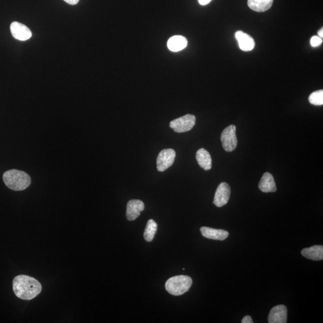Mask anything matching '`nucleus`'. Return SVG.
Masks as SVG:
<instances>
[{
	"label": "nucleus",
	"instance_id": "nucleus-1",
	"mask_svg": "<svg viewBox=\"0 0 323 323\" xmlns=\"http://www.w3.org/2000/svg\"><path fill=\"white\" fill-rule=\"evenodd\" d=\"M13 290L19 299L31 300L40 294L42 286L35 278L26 275H20L14 278Z\"/></svg>",
	"mask_w": 323,
	"mask_h": 323
},
{
	"label": "nucleus",
	"instance_id": "nucleus-2",
	"mask_svg": "<svg viewBox=\"0 0 323 323\" xmlns=\"http://www.w3.org/2000/svg\"><path fill=\"white\" fill-rule=\"evenodd\" d=\"M3 181L8 188L14 191H22L30 186L31 179L24 171L12 170L3 175Z\"/></svg>",
	"mask_w": 323,
	"mask_h": 323
},
{
	"label": "nucleus",
	"instance_id": "nucleus-3",
	"mask_svg": "<svg viewBox=\"0 0 323 323\" xmlns=\"http://www.w3.org/2000/svg\"><path fill=\"white\" fill-rule=\"evenodd\" d=\"M192 284V278L189 276L178 275L168 279L165 284V289L174 296H180L189 291Z\"/></svg>",
	"mask_w": 323,
	"mask_h": 323
},
{
	"label": "nucleus",
	"instance_id": "nucleus-4",
	"mask_svg": "<svg viewBox=\"0 0 323 323\" xmlns=\"http://www.w3.org/2000/svg\"><path fill=\"white\" fill-rule=\"evenodd\" d=\"M196 117L194 115H186L171 121L170 126L177 133H183L191 130L195 125Z\"/></svg>",
	"mask_w": 323,
	"mask_h": 323
},
{
	"label": "nucleus",
	"instance_id": "nucleus-5",
	"mask_svg": "<svg viewBox=\"0 0 323 323\" xmlns=\"http://www.w3.org/2000/svg\"><path fill=\"white\" fill-rule=\"evenodd\" d=\"M221 141L225 151L231 152L235 150L238 145L236 136V126L232 125L225 128L221 135Z\"/></svg>",
	"mask_w": 323,
	"mask_h": 323
},
{
	"label": "nucleus",
	"instance_id": "nucleus-6",
	"mask_svg": "<svg viewBox=\"0 0 323 323\" xmlns=\"http://www.w3.org/2000/svg\"><path fill=\"white\" fill-rule=\"evenodd\" d=\"M176 153L172 148L164 149L160 151L156 160L157 170L164 172L172 166L175 162Z\"/></svg>",
	"mask_w": 323,
	"mask_h": 323
},
{
	"label": "nucleus",
	"instance_id": "nucleus-7",
	"mask_svg": "<svg viewBox=\"0 0 323 323\" xmlns=\"http://www.w3.org/2000/svg\"><path fill=\"white\" fill-rule=\"evenodd\" d=\"M231 197V187L225 182L220 183L215 192L214 204L217 207H222L227 204Z\"/></svg>",
	"mask_w": 323,
	"mask_h": 323
},
{
	"label": "nucleus",
	"instance_id": "nucleus-8",
	"mask_svg": "<svg viewBox=\"0 0 323 323\" xmlns=\"http://www.w3.org/2000/svg\"><path fill=\"white\" fill-rule=\"evenodd\" d=\"M10 31L13 37L18 40L26 41L32 37V32L29 28L18 22L11 24Z\"/></svg>",
	"mask_w": 323,
	"mask_h": 323
},
{
	"label": "nucleus",
	"instance_id": "nucleus-9",
	"mask_svg": "<svg viewBox=\"0 0 323 323\" xmlns=\"http://www.w3.org/2000/svg\"><path fill=\"white\" fill-rule=\"evenodd\" d=\"M145 209V204L137 200L129 201L127 204L126 218L129 221H133L140 216L141 212Z\"/></svg>",
	"mask_w": 323,
	"mask_h": 323
},
{
	"label": "nucleus",
	"instance_id": "nucleus-10",
	"mask_svg": "<svg viewBox=\"0 0 323 323\" xmlns=\"http://www.w3.org/2000/svg\"><path fill=\"white\" fill-rule=\"evenodd\" d=\"M287 321V310L286 306L277 305L270 310L268 317L269 323H286Z\"/></svg>",
	"mask_w": 323,
	"mask_h": 323
},
{
	"label": "nucleus",
	"instance_id": "nucleus-11",
	"mask_svg": "<svg viewBox=\"0 0 323 323\" xmlns=\"http://www.w3.org/2000/svg\"><path fill=\"white\" fill-rule=\"evenodd\" d=\"M235 38L237 41H238L239 48L242 51H251L255 48V40L247 33L242 31H238L235 33Z\"/></svg>",
	"mask_w": 323,
	"mask_h": 323
},
{
	"label": "nucleus",
	"instance_id": "nucleus-12",
	"mask_svg": "<svg viewBox=\"0 0 323 323\" xmlns=\"http://www.w3.org/2000/svg\"><path fill=\"white\" fill-rule=\"evenodd\" d=\"M200 230L203 236L209 239L224 241V240L228 238L229 235L228 231L223 230V229L202 227Z\"/></svg>",
	"mask_w": 323,
	"mask_h": 323
},
{
	"label": "nucleus",
	"instance_id": "nucleus-13",
	"mask_svg": "<svg viewBox=\"0 0 323 323\" xmlns=\"http://www.w3.org/2000/svg\"><path fill=\"white\" fill-rule=\"evenodd\" d=\"M259 188L264 193L277 191V186L272 175L269 173H265L259 184Z\"/></svg>",
	"mask_w": 323,
	"mask_h": 323
},
{
	"label": "nucleus",
	"instance_id": "nucleus-14",
	"mask_svg": "<svg viewBox=\"0 0 323 323\" xmlns=\"http://www.w3.org/2000/svg\"><path fill=\"white\" fill-rule=\"evenodd\" d=\"M301 254L306 259L313 261H322L323 259V245H314V246L306 248L301 251Z\"/></svg>",
	"mask_w": 323,
	"mask_h": 323
},
{
	"label": "nucleus",
	"instance_id": "nucleus-15",
	"mask_svg": "<svg viewBox=\"0 0 323 323\" xmlns=\"http://www.w3.org/2000/svg\"><path fill=\"white\" fill-rule=\"evenodd\" d=\"M198 164L204 170H210L212 168V159L210 154L205 148H200L196 155Z\"/></svg>",
	"mask_w": 323,
	"mask_h": 323
},
{
	"label": "nucleus",
	"instance_id": "nucleus-16",
	"mask_svg": "<svg viewBox=\"0 0 323 323\" xmlns=\"http://www.w3.org/2000/svg\"><path fill=\"white\" fill-rule=\"evenodd\" d=\"M187 45V40L186 38L181 35H175L171 37L168 41L167 46L171 51L179 52L186 48Z\"/></svg>",
	"mask_w": 323,
	"mask_h": 323
},
{
	"label": "nucleus",
	"instance_id": "nucleus-17",
	"mask_svg": "<svg viewBox=\"0 0 323 323\" xmlns=\"http://www.w3.org/2000/svg\"><path fill=\"white\" fill-rule=\"evenodd\" d=\"M274 0H248V5L251 10L264 12L271 7Z\"/></svg>",
	"mask_w": 323,
	"mask_h": 323
},
{
	"label": "nucleus",
	"instance_id": "nucleus-18",
	"mask_svg": "<svg viewBox=\"0 0 323 323\" xmlns=\"http://www.w3.org/2000/svg\"><path fill=\"white\" fill-rule=\"evenodd\" d=\"M157 225L152 219L148 220L144 233V238L146 241L150 242L153 241L154 236L157 233Z\"/></svg>",
	"mask_w": 323,
	"mask_h": 323
},
{
	"label": "nucleus",
	"instance_id": "nucleus-19",
	"mask_svg": "<svg viewBox=\"0 0 323 323\" xmlns=\"http://www.w3.org/2000/svg\"><path fill=\"white\" fill-rule=\"evenodd\" d=\"M309 101L314 106H322L323 104V90L315 91L309 97Z\"/></svg>",
	"mask_w": 323,
	"mask_h": 323
},
{
	"label": "nucleus",
	"instance_id": "nucleus-20",
	"mask_svg": "<svg viewBox=\"0 0 323 323\" xmlns=\"http://www.w3.org/2000/svg\"><path fill=\"white\" fill-rule=\"evenodd\" d=\"M311 45L314 48L319 46L323 43V38L319 37V36H313L311 39Z\"/></svg>",
	"mask_w": 323,
	"mask_h": 323
},
{
	"label": "nucleus",
	"instance_id": "nucleus-21",
	"mask_svg": "<svg viewBox=\"0 0 323 323\" xmlns=\"http://www.w3.org/2000/svg\"><path fill=\"white\" fill-rule=\"evenodd\" d=\"M253 320L249 316H247L244 317L242 320V323H253Z\"/></svg>",
	"mask_w": 323,
	"mask_h": 323
},
{
	"label": "nucleus",
	"instance_id": "nucleus-22",
	"mask_svg": "<svg viewBox=\"0 0 323 323\" xmlns=\"http://www.w3.org/2000/svg\"><path fill=\"white\" fill-rule=\"evenodd\" d=\"M63 1L71 5H76L78 3L79 0H63Z\"/></svg>",
	"mask_w": 323,
	"mask_h": 323
},
{
	"label": "nucleus",
	"instance_id": "nucleus-23",
	"mask_svg": "<svg viewBox=\"0 0 323 323\" xmlns=\"http://www.w3.org/2000/svg\"><path fill=\"white\" fill-rule=\"evenodd\" d=\"M212 0H198L199 3L202 5H206L209 3Z\"/></svg>",
	"mask_w": 323,
	"mask_h": 323
},
{
	"label": "nucleus",
	"instance_id": "nucleus-24",
	"mask_svg": "<svg viewBox=\"0 0 323 323\" xmlns=\"http://www.w3.org/2000/svg\"><path fill=\"white\" fill-rule=\"evenodd\" d=\"M318 35H319V37H321L322 38H323V28L319 30V32H318Z\"/></svg>",
	"mask_w": 323,
	"mask_h": 323
}]
</instances>
